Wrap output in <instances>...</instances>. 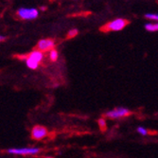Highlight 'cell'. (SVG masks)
<instances>
[{"mask_svg":"<svg viewBox=\"0 0 158 158\" xmlns=\"http://www.w3.org/2000/svg\"><path fill=\"white\" fill-rule=\"evenodd\" d=\"M128 25V21L122 18L114 19L111 22H109L107 25L102 27V31H121Z\"/></svg>","mask_w":158,"mask_h":158,"instance_id":"1","label":"cell"},{"mask_svg":"<svg viewBox=\"0 0 158 158\" xmlns=\"http://www.w3.org/2000/svg\"><path fill=\"white\" fill-rule=\"evenodd\" d=\"M39 11L37 9L31 8V9H27V8H21L17 10V15L24 20H32L38 17Z\"/></svg>","mask_w":158,"mask_h":158,"instance_id":"2","label":"cell"},{"mask_svg":"<svg viewBox=\"0 0 158 158\" xmlns=\"http://www.w3.org/2000/svg\"><path fill=\"white\" fill-rule=\"evenodd\" d=\"M130 114L128 109L126 108H123V107H118V108H116L112 111H109L105 114V116L109 118H123L127 114Z\"/></svg>","mask_w":158,"mask_h":158,"instance_id":"3","label":"cell"},{"mask_svg":"<svg viewBox=\"0 0 158 158\" xmlns=\"http://www.w3.org/2000/svg\"><path fill=\"white\" fill-rule=\"evenodd\" d=\"M40 152L38 148H21V149H10L8 150L9 153L19 154V155H31L36 154Z\"/></svg>","mask_w":158,"mask_h":158,"instance_id":"4","label":"cell"},{"mask_svg":"<svg viewBox=\"0 0 158 158\" xmlns=\"http://www.w3.org/2000/svg\"><path fill=\"white\" fill-rule=\"evenodd\" d=\"M54 41L51 39H43L38 42V50L40 51H48V50H52L54 48Z\"/></svg>","mask_w":158,"mask_h":158,"instance_id":"5","label":"cell"},{"mask_svg":"<svg viewBox=\"0 0 158 158\" xmlns=\"http://www.w3.org/2000/svg\"><path fill=\"white\" fill-rule=\"evenodd\" d=\"M47 135H48V130L43 126H35L32 129L31 135H32V138H34L36 140L44 138Z\"/></svg>","mask_w":158,"mask_h":158,"instance_id":"6","label":"cell"},{"mask_svg":"<svg viewBox=\"0 0 158 158\" xmlns=\"http://www.w3.org/2000/svg\"><path fill=\"white\" fill-rule=\"evenodd\" d=\"M28 57L33 59L34 61H36L37 63H41V61L43 60V58H44V54H43V52L40 50H34L28 55Z\"/></svg>","mask_w":158,"mask_h":158,"instance_id":"7","label":"cell"},{"mask_svg":"<svg viewBox=\"0 0 158 158\" xmlns=\"http://www.w3.org/2000/svg\"><path fill=\"white\" fill-rule=\"evenodd\" d=\"M26 63H27V65L31 69H36L38 67V65H39V63H37L33 59L30 58V57H27V58H26Z\"/></svg>","mask_w":158,"mask_h":158,"instance_id":"8","label":"cell"},{"mask_svg":"<svg viewBox=\"0 0 158 158\" xmlns=\"http://www.w3.org/2000/svg\"><path fill=\"white\" fill-rule=\"evenodd\" d=\"M145 28L148 31H158V23H156V24H152V23L146 24Z\"/></svg>","mask_w":158,"mask_h":158,"instance_id":"9","label":"cell"},{"mask_svg":"<svg viewBox=\"0 0 158 158\" xmlns=\"http://www.w3.org/2000/svg\"><path fill=\"white\" fill-rule=\"evenodd\" d=\"M49 58H50L51 61L55 62L57 59H58V52H57L55 49L50 50V51H49Z\"/></svg>","mask_w":158,"mask_h":158,"instance_id":"10","label":"cell"},{"mask_svg":"<svg viewBox=\"0 0 158 158\" xmlns=\"http://www.w3.org/2000/svg\"><path fill=\"white\" fill-rule=\"evenodd\" d=\"M145 17L150 20L158 21V13H147L145 14Z\"/></svg>","mask_w":158,"mask_h":158,"instance_id":"11","label":"cell"},{"mask_svg":"<svg viewBox=\"0 0 158 158\" xmlns=\"http://www.w3.org/2000/svg\"><path fill=\"white\" fill-rule=\"evenodd\" d=\"M98 124H99V127L102 128V131H105V129H106V123H105V120H104V119H102V118L98 119Z\"/></svg>","mask_w":158,"mask_h":158,"instance_id":"12","label":"cell"},{"mask_svg":"<svg viewBox=\"0 0 158 158\" xmlns=\"http://www.w3.org/2000/svg\"><path fill=\"white\" fill-rule=\"evenodd\" d=\"M78 34V31L77 30H71L68 33H67V38H73Z\"/></svg>","mask_w":158,"mask_h":158,"instance_id":"13","label":"cell"},{"mask_svg":"<svg viewBox=\"0 0 158 158\" xmlns=\"http://www.w3.org/2000/svg\"><path fill=\"white\" fill-rule=\"evenodd\" d=\"M137 132H138L141 135H146L148 134L147 130H146L145 128H143V127H138V128H137Z\"/></svg>","mask_w":158,"mask_h":158,"instance_id":"14","label":"cell"},{"mask_svg":"<svg viewBox=\"0 0 158 158\" xmlns=\"http://www.w3.org/2000/svg\"><path fill=\"white\" fill-rule=\"evenodd\" d=\"M0 40H1V41H4V40H5V37H4V36H1V37H0Z\"/></svg>","mask_w":158,"mask_h":158,"instance_id":"15","label":"cell"},{"mask_svg":"<svg viewBox=\"0 0 158 158\" xmlns=\"http://www.w3.org/2000/svg\"><path fill=\"white\" fill-rule=\"evenodd\" d=\"M48 158H49V157H48Z\"/></svg>","mask_w":158,"mask_h":158,"instance_id":"16","label":"cell"}]
</instances>
